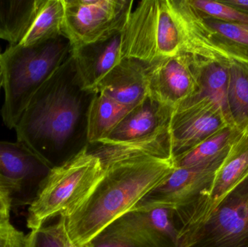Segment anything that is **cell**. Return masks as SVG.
<instances>
[{"mask_svg": "<svg viewBox=\"0 0 248 247\" xmlns=\"http://www.w3.org/2000/svg\"><path fill=\"white\" fill-rule=\"evenodd\" d=\"M175 211L157 208L150 211H130L107 228L147 247H178Z\"/></svg>", "mask_w": 248, "mask_h": 247, "instance_id": "obj_13", "label": "cell"}, {"mask_svg": "<svg viewBox=\"0 0 248 247\" xmlns=\"http://www.w3.org/2000/svg\"><path fill=\"white\" fill-rule=\"evenodd\" d=\"M121 33L106 42L73 52L74 68L81 89L94 93L98 84L123 59Z\"/></svg>", "mask_w": 248, "mask_h": 247, "instance_id": "obj_15", "label": "cell"}, {"mask_svg": "<svg viewBox=\"0 0 248 247\" xmlns=\"http://www.w3.org/2000/svg\"><path fill=\"white\" fill-rule=\"evenodd\" d=\"M65 70L64 63L36 91L15 128L17 142L51 167L52 156L66 146L81 115V103Z\"/></svg>", "mask_w": 248, "mask_h": 247, "instance_id": "obj_3", "label": "cell"}, {"mask_svg": "<svg viewBox=\"0 0 248 247\" xmlns=\"http://www.w3.org/2000/svg\"><path fill=\"white\" fill-rule=\"evenodd\" d=\"M227 154L202 165L175 168L161 184L150 191L131 211L166 208L176 212L189 205L209 189Z\"/></svg>", "mask_w": 248, "mask_h": 247, "instance_id": "obj_10", "label": "cell"}, {"mask_svg": "<svg viewBox=\"0 0 248 247\" xmlns=\"http://www.w3.org/2000/svg\"><path fill=\"white\" fill-rule=\"evenodd\" d=\"M248 178V132L243 133L230 148L217 171L212 185L195 202L175 212L178 247H186L197 231L221 202Z\"/></svg>", "mask_w": 248, "mask_h": 247, "instance_id": "obj_7", "label": "cell"}, {"mask_svg": "<svg viewBox=\"0 0 248 247\" xmlns=\"http://www.w3.org/2000/svg\"><path fill=\"white\" fill-rule=\"evenodd\" d=\"M186 247H248V178L210 215Z\"/></svg>", "mask_w": 248, "mask_h": 247, "instance_id": "obj_8", "label": "cell"}, {"mask_svg": "<svg viewBox=\"0 0 248 247\" xmlns=\"http://www.w3.org/2000/svg\"><path fill=\"white\" fill-rule=\"evenodd\" d=\"M44 0L0 1V39L20 44L34 22Z\"/></svg>", "mask_w": 248, "mask_h": 247, "instance_id": "obj_18", "label": "cell"}, {"mask_svg": "<svg viewBox=\"0 0 248 247\" xmlns=\"http://www.w3.org/2000/svg\"><path fill=\"white\" fill-rule=\"evenodd\" d=\"M34 247H62L56 223L36 231Z\"/></svg>", "mask_w": 248, "mask_h": 247, "instance_id": "obj_26", "label": "cell"}, {"mask_svg": "<svg viewBox=\"0 0 248 247\" xmlns=\"http://www.w3.org/2000/svg\"><path fill=\"white\" fill-rule=\"evenodd\" d=\"M36 231L25 233L16 229L13 225L1 228L0 247H34Z\"/></svg>", "mask_w": 248, "mask_h": 247, "instance_id": "obj_24", "label": "cell"}, {"mask_svg": "<svg viewBox=\"0 0 248 247\" xmlns=\"http://www.w3.org/2000/svg\"><path fill=\"white\" fill-rule=\"evenodd\" d=\"M103 174L101 160L87 147L52 167L29 204L27 227L39 230L52 218L68 216L90 195Z\"/></svg>", "mask_w": 248, "mask_h": 247, "instance_id": "obj_5", "label": "cell"}, {"mask_svg": "<svg viewBox=\"0 0 248 247\" xmlns=\"http://www.w3.org/2000/svg\"><path fill=\"white\" fill-rule=\"evenodd\" d=\"M52 167L20 142L0 141V188L14 196L31 192Z\"/></svg>", "mask_w": 248, "mask_h": 247, "instance_id": "obj_12", "label": "cell"}, {"mask_svg": "<svg viewBox=\"0 0 248 247\" xmlns=\"http://www.w3.org/2000/svg\"><path fill=\"white\" fill-rule=\"evenodd\" d=\"M228 106L233 126L248 132V63L233 61L230 65Z\"/></svg>", "mask_w": 248, "mask_h": 247, "instance_id": "obj_22", "label": "cell"}, {"mask_svg": "<svg viewBox=\"0 0 248 247\" xmlns=\"http://www.w3.org/2000/svg\"><path fill=\"white\" fill-rule=\"evenodd\" d=\"M12 203L13 200L10 193L0 188V229L12 225L10 223Z\"/></svg>", "mask_w": 248, "mask_h": 247, "instance_id": "obj_27", "label": "cell"}, {"mask_svg": "<svg viewBox=\"0 0 248 247\" xmlns=\"http://www.w3.org/2000/svg\"><path fill=\"white\" fill-rule=\"evenodd\" d=\"M64 0H44L31 27L19 44L32 46L63 36Z\"/></svg>", "mask_w": 248, "mask_h": 247, "instance_id": "obj_20", "label": "cell"}, {"mask_svg": "<svg viewBox=\"0 0 248 247\" xmlns=\"http://www.w3.org/2000/svg\"><path fill=\"white\" fill-rule=\"evenodd\" d=\"M56 226L62 247H77L68 236L65 226V218L63 217L60 216L59 220L56 223Z\"/></svg>", "mask_w": 248, "mask_h": 247, "instance_id": "obj_28", "label": "cell"}, {"mask_svg": "<svg viewBox=\"0 0 248 247\" xmlns=\"http://www.w3.org/2000/svg\"><path fill=\"white\" fill-rule=\"evenodd\" d=\"M69 42L63 36L32 46L10 45L1 53L4 101L1 117L16 128L36 91L64 64Z\"/></svg>", "mask_w": 248, "mask_h": 247, "instance_id": "obj_4", "label": "cell"}, {"mask_svg": "<svg viewBox=\"0 0 248 247\" xmlns=\"http://www.w3.org/2000/svg\"><path fill=\"white\" fill-rule=\"evenodd\" d=\"M83 247H90V245H85V246Z\"/></svg>", "mask_w": 248, "mask_h": 247, "instance_id": "obj_31", "label": "cell"}, {"mask_svg": "<svg viewBox=\"0 0 248 247\" xmlns=\"http://www.w3.org/2000/svg\"><path fill=\"white\" fill-rule=\"evenodd\" d=\"M173 110L150 99L134 108L101 145L128 143L169 127Z\"/></svg>", "mask_w": 248, "mask_h": 247, "instance_id": "obj_16", "label": "cell"}, {"mask_svg": "<svg viewBox=\"0 0 248 247\" xmlns=\"http://www.w3.org/2000/svg\"><path fill=\"white\" fill-rule=\"evenodd\" d=\"M191 5L205 17L227 23H248V15L221 1L189 0Z\"/></svg>", "mask_w": 248, "mask_h": 247, "instance_id": "obj_23", "label": "cell"}, {"mask_svg": "<svg viewBox=\"0 0 248 247\" xmlns=\"http://www.w3.org/2000/svg\"><path fill=\"white\" fill-rule=\"evenodd\" d=\"M230 65L217 62H205L201 68L200 88L198 92L187 100L208 99L222 108L233 126L228 106ZM186 100V101H187Z\"/></svg>", "mask_w": 248, "mask_h": 247, "instance_id": "obj_21", "label": "cell"}, {"mask_svg": "<svg viewBox=\"0 0 248 247\" xmlns=\"http://www.w3.org/2000/svg\"><path fill=\"white\" fill-rule=\"evenodd\" d=\"M134 109L101 93L95 94L87 111V141L103 144Z\"/></svg>", "mask_w": 248, "mask_h": 247, "instance_id": "obj_17", "label": "cell"}, {"mask_svg": "<svg viewBox=\"0 0 248 247\" xmlns=\"http://www.w3.org/2000/svg\"><path fill=\"white\" fill-rule=\"evenodd\" d=\"M221 1L248 15V0H222Z\"/></svg>", "mask_w": 248, "mask_h": 247, "instance_id": "obj_29", "label": "cell"}, {"mask_svg": "<svg viewBox=\"0 0 248 247\" xmlns=\"http://www.w3.org/2000/svg\"><path fill=\"white\" fill-rule=\"evenodd\" d=\"M205 62L180 54L149 65V99L174 110L193 97L200 88L201 68Z\"/></svg>", "mask_w": 248, "mask_h": 247, "instance_id": "obj_9", "label": "cell"}, {"mask_svg": "<svg viewBox=\"0 0 248 247\" xmlns=\"http://www.w3.org/2000/svg\"><path fill=\"white\" fill-rule=\"evenodd\" d=\"M134 2L132 0H64L63 35L69 42L71 53L122 33Z\"/></svg>", "mask_w": 248, "mask_h": 247, "instance_id": "obj_6", "label": "cell"}, {"mask_svg": "<svg viewBox=\"0 0 248 247\" xmlns=\"http://www.w3.org/2000/svg\"><path fill=\"white\" fill-rule=\"evenodd\" d=\"M2 87V71H1V53H0V88Z\"/></svg>", "mask_w": 248, "mask_h": 247, "instance_id": "obj_30", "label": "cell"}, {"mask_svg": "<svg viewBox=\"0 0 248 247\" xmlns=\"http://www.w3.org/2000/svg\"><path fill=\"white\" fill-rule=\"evenodd\" d=\"M148 70V64L125 58L98 84L94 93H101L135 108L149 98Z\"/></svg>", "mask_w": 248, "mask_h": 247, "instance_id": "obj_14", "label": "cell"}, {"mask_svg": "<svg viewBox=\"0 0 248 247\" xmlns=\"http://www.w3.org/2000/svg\"><path fill=\"white\" fill-rule=\"evenodd\" d=\"M123 59L154 63L180 54L217 61L212 31L189 0H143L122 33Z\"/></svg>", "mask_w": 248, "mask_h": 247, "instance_id": "obj_2", "label": "cell"}, {"mask_svg": "<svg viewBox=\"0 0 248 247\" xmlns=\"http://www.w3.org/2000/svg\"><path fill=\"white\" fill-rule=\"evenodd\" d=\"M229 126L231 124L224 110L212 100H187L172 113L169 125L170 153L174 157L186 152Z\"/></svg>", "mask_w": 248, "mask_h": 247, "instance_id": "obj_11", "label": "cell"}, {"mask_svg": "<svg viewBox=\"0 0 248 247\" xmlns=\"http://www.w3.org/2000/svg\"><path fill=\"white\" fill-rule=\"evenodd\" d=\"M243 133L229 126L195 147L173 157L175 168H188L211 162L227 154Z\"/></svg>", "mask_w": 248, "mask_h": 247, "instance_id": "obj_19", "label": "cell"}, {"mask_svg": "<svg viewBox=\"0 0 248 247\" xmlns=\"http://www.w3.org/2000/svg\"><path fill=\"white\" fill-rule=\"evenodd\" d=\"M93 152L101 160L104 174L87 199L62 216L77 247L90 243L129 213L175 168L169 129L128 143L101 145Z\"/></svg>", "mask_w": 248, "mask_h": 247, "instance_id": "obj_1", "label": "cell"}, {"mask_svg": "<svg viewBox=\"0 0 248 247\" xmlns=\"http://www.w3.org/2000/svg\"><path fill=\"white\" fill-rule=\"evenodd\" d=\"M87 245L91 247H147L108 229Z\"/></svg>", "mask_w": 248, "mask_h": 247, "instance_id": "obj_25", "label": "cell"}]
</instances>
